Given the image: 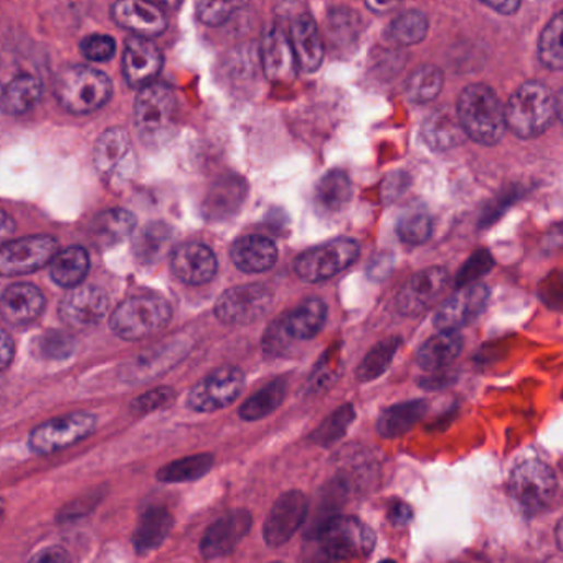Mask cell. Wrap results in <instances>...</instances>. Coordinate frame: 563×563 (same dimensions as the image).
Listing matches in <instances>:
<instances>
[{
  "mask_svg": "<svg viewBox=\"0 0 563 563\" xmlns=\"http://www.w3.org/2000/svg\"><path fill=\"white\" fill-rule=\"evenodd\" d=\"M456 115L466 136L479 144H496L506 132V108L490 86H466L459 95Z\"/></svg>",
  "mask_w": 563,
  "mask_h": 563,
  "instance_id": "cell-1",
  "label": "cell"
},
{
  "mask_svg": "<svg viewBox=\"0 0 563 563\" xmlns=\"http://www.w3.org/2000/svg\"><path fill=\"white\" fill-rule=\"evenodd\" d=\"M113 83L108 74L85 64H73L58 71L55 95L67 112L89 115L103 108L112 98Z\"/></svg>",
  "mask_w": 563,
  "mask_h": 563,
  "instance_id": "cell-2",
  "label": "cell"
},
{
  "mask_svg": "<svg viewBox=\"0 0 563 563\" xmlns=\"http://www.w3.org/2000/svg\"><path fill=\"white\" fill-rule=\"evenodd\" d=\"M173 319V307L166 297L154 293L126 297L113 310L109 326L125 341H141L163 331Z\"/></svg>",
  "mask_w": 563,
  "mask_h": 563,
  "instance_id": "cell-3",
  "label": "cell"
},
{
  "mask_svg": "<svg viewBox=\"0 0 563 563\" xmlns=\"http://www.w3.org/2000/svg\"><path fill=\"white\" fill-rule=\"evenodd\" d=\"M559 116L553 93L539 82H526L506 106L507 128L517 138L532 139L546 132Z\"/></svg>",
  "mask_w": 563,
  "mask_h": 563,
  "instance_id": "cell-4",
  "label": "cell"
},
{
  "mask_svg": "<svg viewBox=\"0 0 563 563\" xmlns=\"http://www.w3.org/2000/svg\"><path fill=\"white\" fill-rule=\"evenodd\" d=\"M314 542L326 559H361L374 549L375 533L357 517L336 516L317 527Z\"/></svg>",
  "mask_w": 563,
  "mask_h": 563,
  "instance_id": "cell-5",
  "label": "cell"
},
{
  "mask_svg": "<svg viewBox=\"0 0 563 563\" xmlns=\"http://www.w3.org/2000/svg\"><path fill=\"white\" fill-rule=\"evenodd\" d=\"M134 116L142 141L161 144L176 128V93L164 83L155 82L145 86L136 98Z\"/></svg>",
  "mask_w": 563,
  "mask_h": 563,
  "instance_id": "cell-6",
  "label": "cell"
},
{
  "mask_svg": "<svg viewBox=\"0 0 563 563\" xmlns=\"http://www.w3.org/2000/svg\"><path fill=\"white\" fill-rule=\"evenodd\" d=\"M361 255L357 242L338 238L310 248L294 261V271L306 283H320L348 270Z\"/></svg>",
  "mask_w": 563,
  "mask_h": 563,
  "instance_id": "cell-7",
  "label": "cell"
},
{
  "mask_svg": "<svg viewBox=\"0 0 563 563\" xmlns=\"http://www.w3.org/2000/svg\"><path fill=\"white\" fill-rule=\"evenodd\" d=\"M96 429V417L89 412L68 413L48 420L28 435V448L35 455L47 456L89 438Z\"/></svg>",
  "mask_w": 563,
  "mask_h": 563,
  "instance_id": "cell-8",
  "label": "cell"
},
{
  "mask_svg": "<svg viewBox=\"0 0 563 563\" xmlns=\"http://www.w3.org/2000/svg\"><path fill=\"white\" fill-rule=\"evenodd\" d=\"M93 163L99 177L109 186H121L131 179L136 171V152L126 129L109 128L99 136Z\"/></svg>",
  "mask_w": 563,
  "mask_h": 563,
  "instance_id": "cell-9",
  "label": "cell"
},
{
  "mask_svg": "<svg viewBox=\"0 0 563 563\" xmlns=\"http://www.w3.org/2000/svg\"><path fill=\"white\" fill-rule=\"evenodd\" d=\"M273 293L265 284L251 283L232 288L219 297L215 314L230 326H247L267 316L273 307Z\"/></svg>",
  "mask_w": 563,
  "mask_h": 563,
  "instance_id": "cell-10",
  "label": "cell"
},
{
  "mask_svg": "<svg viewBox=\"0 0 563 563\" xmlns=\"http://www.w3.org/2000/svg\"><path fill=\"white\" fill-rule=\"evenodd\" d=\"M245 388V374L226 365L216 368L190 390L187 406L197 413H213L232 406Z\"/></svg>",
  "mask_w": 563,
  "mask_h": 563,
  "instance_id": "cell-11",
  "label": "cell"
},
{
  "mask_svg": "<svg viewBox=\"0 0 563 563\" xmlns=\"http://www.w3.org/2000/svg\"><path fill=\"white\" fill-rule=\"evenodd\" d=\"M58 254L54 236L38 235L12 239L0 250V273L4 277L31 274L51 263Z\"/></svg>",
  "mask_w": 563,
  "mask_h": 563,
  "instance_id": "cell-12",
  "label": "cell"
},
{
  "mask_svg": "<svg viewBox=\"0 0 563 563\" xmlns=\"http://www.w3.org/2000/svg\"><path fill=\"white\" fill-rule=\"evenodd\" d=\"M511 493L527 509H540L555 496L556 478L552 469L539 459H529L511 474Z\"/></svg>",
  "mask_w": 563,
  "mask_h": 563,
  "instance_id": "cell-13",
  "label": "cell"
},
{
  "mask_svg": "<svg viewBox=\"0 0 563 563\" xmlns=\"http://www.w3.org/2000/svg\"><path fill=\"white\" fill-rule=\"evenodd\" d=\"M109 310V296L103 288L78 286L61 300L58 314L71 329H89L105 319Z\"/></svg>",
  "mask_w": 563,
  "mask_h": 563,
  "instance_id": "cell-14",
  "label": "cell"
},
{
  "mask_svg": "<svg viewBox=\"0 0 563 563\" xmlns=\"http://www.w3.org/2000/svg\"><path fill=\"white\" fill-rule=\"evenodd\" d=\"M307 509H309V504H307L306 494L301 491H288L280 496V500L271 507L267 523H265V542L273 549L284 546L303 527Z\"/></svg>",
  "mask_w": 563,
  "mask_h": 563,
  "instance_id": "cell-15",
  "label": "cell"
},
{
  "mask_svg": "<svg viewBox=\"0 0 563 563\" xmlns=\"http://www.w3.org/2000/svg\"><path fill=\"white\" fill-rule=\"evenodd\" d=\"M488 301L490 288L486 284L476 283L461 288L439 306L435 316L436 328L439 332H456L465 328L486 309Z\"/></svg>",
  "mask_w": 563,
  "mask_h": 563,
  "instance_id": "cell-16",
  "label": "cell"
},
{
  "mask_svg": "<svg viewBox=\"0 0 563 563\" xmlns=\"http://www.w3.org/2000/svg\"><path fill=\"white\" fill-rule=\"evenodd\" d=\"M449 274L445 268L433 267L410 278L397 296V307L406 316L425 313L448 286Z\"/></svg>",
  "mask_w": 563,
  "mask_h": 563,
  "instance_id": "cell-17",
  "label": "cell"
},
{
  "mask_svg": "<svg viewBox=\"0 0 563 563\" xmlns=\"http://www.w3.org/2000/svg\"><path fill=\"white\" fill-rule=\"evenodd\" d=\"M251 524H254V516L247 509H235L220 517L203 533L200 552L206 559L228 555L250 532Z\"/></svg>",
  "mask_w": 563,
  "mask_h": 563,
  "instance_id": "cell-18",
  "label": "cell"
},
{
  "mask_svg": "<svg viewBox=\"0 0 563 563\" xmlns=\"http://www.w3.org/2000/svg\"><path fill=\"white\" fill-rule=\"evenodd\" d=\"M163 51L149 38L132 37L126 42L122 71L129 86L142 90L155 83V77L163 70Z\"/></svg>",
  "mask_w": 563,
  "mask_h": 563,
  "instance_id": "cell-19",
  "label": "cell"
},
{
  "mask_svg": "<svg viewBox=\"0 0 563 563\" xmlns=\"http://www.w3.org/2000/svg\"><path fill=\"white\" fill-rule=\"evenodd\" d=\"M261 63L265 77L271 83H291L296 78L300 64L291 45L290 35L281 27H270L261 40Z\"/></svg>",
  "mask_w": 563,
  "mask_h": 563,
  "instance_id": "cell-20",
  "label": "cell"
},
{
  "mask_svg": "<svg viewBox=\"0 0 563 563\" xmlns=\"http://www.w3.org/2000/svg\"><path fill=\"white\" fill-rule=\"evenodd\" d=\"M113 19L119 27L136 34V37L151 38L167 31L166 12L152 2L122 0L113 5Z\"/></svg>",
  "mask_w": 563,
  "mask_h": 563,
  "instance_id": "cell-21",
  "label": "cell"
},
{
  "mask_svg": "<svg viewBox=\"0 0 563 563\" xmlns=\"http://www.w3.org/2000/svg\"><path fill=\"white\" fill-rule=\"evenodd\" d=\"M171 268L177 280L190 286H200L213 280L219 263H216L215 254L207 245L190 242V244L179 245L173 251Z\"/></svg>",
  "mask_w": 563,
  "mask_h": 563,
  "instance_id": "cell-22",
  "label": "cell"
},
{
  "mask_svg": "<svg viewBox=\"0 0 563 563\" xmlns=\"http://www.w3.org/2000/svg\"><path fill=\"white\" fill-rule=\"evenodd\" d=\"M44 294L31 283L12 284L0 300V313L12 326L31 325L44 313Z\"/></svg>",
  "mask_w": 563,
  "mask_h": 563,
  "instance_id": "cell-23",
  "label": "cell"
},
{
  "mask_svg": "<svg viewBox=\"0 0 563 563\" xmlns=\"http://www.w3.org/2000/svg\"><path fill=\"white\" fill-rule=\"evenodd\" d=\"M291 45L296 55L300 70L314 73L325 60V42L320 38L319 28L309 14H300L291 24Z\"/></svg>",
  "mask_w": 563,
  "mask_h": 563,
  "instance_id": "cell-24",
  "label": "cell"
},
{
  "mask_svg": "<svg viewBox=\"0 0 563 563\" xmlns=\"http://www.w3.org/2000/svg\"><path fill=\"white\" fill-rule=\"evenodd\" d=\"M248 196V186L242 177L226 176L213 184L203 202V215L210 222H223L235 215Z\"/></svg>",
  "mask_w": 563,
  "mask_h": 563,
  "instance_id": "cell-25",
  "label": "cell"
},
{
  "mask_svg": "<svg viewBox=\"0 0 563 563\" xmlns=\"http://www.w3.org/2000/svg\"><path fill=\"white\" fill-rule=\"evenodd\" d=\"M136 215L126 209H112L98 213L89 226V239L98 250H108L125 242L134 232Z\"/></svg>",
  "mask_w": 563,
  "mask_h": 563,
  "instance_id": "cell-26",
  "label": "cell"
},
{
  "mask_svg": "<svg viewBox=\"0 0 563 563\" xmlns=\"http://www.w3.org/2000/svg\"><path fill=\"white\" fill-rule=\"evenodd\" d=\"M233 265L244 273L257 274L271 270L278 261V248L273 239L250 235L235 242L230 251Z\"/></svg>",
  "mask_w": 563,
  "mask_h": 563,
  "instance_id": "cell-27",
  "label": "cell"
},
{
  "mask_svg": "<svg viewBox=\"0 0 563 563\" xmlns=\"http://www.w3.org/2000/svg\"><path fill=\"white\" fill-rule=\"evenodd\" d=\"M326 319H328V306L325 301L314 297V300L304 301L296 309L281 317L280 325L291 342L309 341L319 335L320 329L326 325Z\"/></svg>",
  "mask_w": 563,
  "mask_h": 563,
  "instance_id": "cell-28",
  "label": "cell"
},
{
  "mask_svg": "<svg viewBox=\"0 0 563 563\" xmlns=\"http://www.w3.org/2000/svg\"><path fill=\"white\" fill-rule=\"evenodd\" d=\"M186 354L184 342H166L161 348L151 349L149 352L139 355L134 361L126 365V377L129 380H151L155 375L163 374L167 368L176 365Z\"/></svg>",
  "mask_w": 563,
  "mask_h": 563,
  "instance_id": "cell-29",
  "label": "cell"
},
{
  "mask_svg": "<svg viewBox=\"0 0 563 563\" xmlns=\"http://www.w3.org/2000/svg\"><path fill=\"white\" fill-rule=\"evenodd\" d=\"M173 526V516L164 507H151V509L144 511L139 517L134 533H132V546H134L136 552L144 555L152 550H157L166 542Z\"/></svg>",
  "mask_w": 563,
  "mask_h": 563,
  "instance_id": "cell-30",
  "label": "cell"
},
{
  "mask_svg": "<svg viewBox=\"0 0 563 563\" xmlns=\"http://www.w3.org/2000/svg\"><path fill=\"white\" fill-rule=\"evenodd\" d=\"M422 136L429 148L435 151H448L461 144L468 136L459 122L458 115H451L446 109L433 113L423 122Z\"/></svg>",
  "mask_w": 563,
  "mask_h": 563,
  "instance_id": "cell-31",
  "label": "cell"
},
{
  "mask_svg": "<svg viewBox=\"0 0 563 563\" xmlns=\"http://www.w3.org/2000/svg\"><path fill=\"white\" fill-rule=\"evenodd\" d=\"M461 349L462 339L458 332H439L420 348L417 362L423 371H442L458 359Z\"/></svg>",
  "mask_w": 563,
  "mask_h": 563,
  "instance_id": "cell-32",
  "label": "cell"
},
{
  "mask_svg": "<svg viewBox=\"0 0 563 563\" xmlns=\"http://www.w3.org/2000/svg\"><path fill=\"white\" fill-rule=\"evenodd\" d=\"M90 271V255L85 248L70 247L58 251L50 263V277L58 286L74 290L85 280Z\"/></svg>",
  "mask_w": 563,
  "mask_h": 563,
  "instance_id": "cell-33",
  "label": "cell"
},
{
  "mask_svg": "<svg viewBox=\"0 0 563 563\" xmlns=\"http://www.w3.org/2000/svg\"><path fill=\"white\" fill-rule=\"evenodd\" d=\"M42 98V83L32 74L12 78L2 92V109L8 115L21 116L31 112Z\"/></svg>",
  "mask_w": 563,
  "mask_h": 563,
  "instance_id": "cell-34",
  "label": "cell"
},
{
  "mask_svg": "<svg viewBox=\"0 0 563 563\" xmlns=\"http://www.w3.org/2000/svg\"><path fill=\"white\" fill-rule=\"evenodd\" d=\"M426 413V403L423 400L407 401L390 407L382 413L377 422V432L384 438H397L410 432Z\"/></svg>",
  "mask_w": 563,
  "mask_h": 563,
  "instance_id": "cell-35",
  "label": "cell"
},
{
  "mask_svg": "<svg viewBox=\"0 0 563 563\" xmlns=\"http://www.w3.org/2000/svg\"><path fill=\"white\" fill-rule=\"evenodd\" d=\"M288 382L284 378H277L265 385L263 388L251 395L244 406L239 407V419L245 422H258L267 419L271 413L277 412L286 397Z\"/></svg>",
  "mask_w": 563,
  "mask_h": 563,
  "instance_id": "cell-36",
  "label": "cell"
},
{
  "mask_svg": "<svg viewBox=\"0 0 563 563\" xmlns=\"http://www.w3.org/2000/svg\"><path fill=\"white\" fill-rule=\"evenodd\" d=\"M352 199V183L342 171H331L319 180L316 200L320 210L329 213L342 212Z\"/></svg>",
  "mask_w": 563,
  "mask_h": 563,
  "instance_id": "cell-37",
  "label": "cell"
},
{
  "mask_svg": "<svg viewBox=\"0 0 563 563\" xmlns=\"http://www.w3.org/2000/svg\"><path fill=\"white\" fill-rule=\"evenodd\" d=\"M213 455L210 453H200V455L187 456V458L177 459V461L169 462L159 469V482L163 484H180V482H192L197 479L203 478L207 472H210L213 466Z\"/></svg>",
  "mask_w": 563,
  "mask_h": 563,
  "instance_id": "cell-38",
  "label": "cell"
},
{
  "mask_svg": "<svg viewBox=\"0 0 563 563\" xmlns=\"http://www.w3.org/2000/svg\"><path fill=\"white\" fill-rule=\"evenodd\" d=\"M173 239V230L166 223H149L134 239V254L142 263L161 260Z\"/></svg>",
  "mask_w": 563,
  "mask_h": 563,
  "instance_id": "cell-39",
  "label": "cell"
},
{
  "mask_svg": "<svg viewBox=\"0 0 563 563\" xmlns=\"http://www.w3.org/2000/svg\"><path fill=\"white\" fill-rule=\"evenodd\" d=\"M387 34L394 44L403 47L420 44L429 34V19L420 11L406 12L391 21Z\"/></svg>",
  "mask_w": 563,
  "mask_h": 563,
  "instance_id": "cell-40",
  "label": "cell"
},
{
  "mask_svg": "<svg viewBox=\"0 0 563 563\" xmlns=\"http://www.w3.org/2000/svg\"><path fill=\"white\" fill-rule=\"evenodd\" d=\"M443 89V73L435 64H423L410 74L407 95L413 103H430Z\"/></svg>",
  "mask_w": 563,
  "mask_h": 563,
  "instance_id": "cell-41",
  "label": "cell"
},
{
  "mask_svg": "<svg viewBox=\"0 0 563 563\" xmlns=\"http://www.w3.org/2000/svg\"><path fill=\"white\" fill-rule=\"evenodd\" d=\"M540 61L550 70H563V11L553 15L539 40Z\"/></svg>",
  "mask_w": 563,
  "mask_h": 563,
  "instance_id": "cell-42",
  "label": "cell"
},
{
  "mask_svg": "<svg viewBox=\"0 0 563 563\" xmlns=\"http://www.w3.org/2000/svg\"><path fill=\"white\" fill-rule=\"evenodd\" d=\"M432 216L420 207L407 210L397 222V235L409 245H422L432 236Z\"/></svg>",
  "mask_w": 563,
  "mask_h": 563,
  "instance_id": "cell-43",
  "label": "cell"
},
{
  "mask_svg": "<svg viewBox=\"0 0 563 563\" xmlns=\"http://www.w3.org/2000/svg\"><path fill=\"white\" fill-rule=\"evenodd\" d=\"M398 348H400V339L398 338L387 339V341L375 345V348L368 352L367 357L359 365L357 372H355L357 380L371 382L380 377V375L387 371L391 361H394V355L397 354Z\"/></svg>",
  "mask_w": 563,
  "mask_h": 563,
  "instance_id": "cell-44",
  "label": "cell"
},
{
  "mask_svg": "<svg viewBox=\"0 0 563 563\" xmlns=\"http://www.w3.org/2000/svg\"><path fill=\"white\" fill-rule=\"evenodd\" d=\"M77 349L73 336L61 331H47L35 338L32 351L44 361H64L71 357Z\"/></svg>",
  "mask_w": 563,
  "mask_h": 563,
  "instance_id": "cell-45",
  "label": "cell"
},
{
  "mask_svg": "<svg viewBox=\"0 0 563 563\" xmlns=\"http://www.w3.org/2000/svg\"><path fill=\"white\" fill-rule=\"evenodd\" d=\"M354 417L355 412L352 406L341 407V409L331 413L325 422L320 423V425L314 430L310 439H313L316 445H332V443L338 442L339 438L345 435L349 426L354 422Z\"/></svg>",
  "mask_w": 563,
  "mask_h": 563,
  "instance_id": "cell-46",
  "label": "cell"
},
{
  "mask_svg": "<svg viewBox=\"0 0 563 563\" xmlns=\"http://www.w3.org/2000/svg\"><path fill=\"white\" fill-rule=\"evenodd\" d=\"M176 400V390L171 387H159L154 390L145 391L132 400L131 412L136 415H148V413L157 412V410L166 409Z\"/></svg>",
  "mask_w": 563,
  "mask_h": 563,
  "instance_id": "cell-47",
  "label": "cell"
},
{
  "mask_svg": "<svg viewBox=\"0 0 563 563\" xmlns=\"http://www.w3.org/2000/svg\"><path fill=\"white\" fill-rule=\"evenodd\" d=\"M339 374H341V355H339V351L329 349L328 354L320 359L310 375V390H325L329 385L335 384Z\"/></svg>",
  "mask_w": 563,
  "mask_h": 563,
  "instance_id": "cell-48",
  "label": "cell"
},
{
  "mask_svg": "<svg viewBox=\"0 0 563 563\" xmlns=\"http://www.w3.org/2000/svg\"><path fill=\"white\" fill-rule=\"evenodd\" d=\"M493 258H491L488 251H478V254L472 255V257L466 261L465 267L459 271L458 278H456V286H458V290H461V288L476 284V281L484 277V274L493 268Z\"/></svg>",
  "mask_w": 563,
  "mask_h": 563,
  "instance_id": "cell-49",
  "label": "cell"
},
{
  "mask_svg": "<svg viewBox=\"0 0 563 563\" xmlns=\"http://www.w3.org/2000/svg\"><path fill=\"white\" fill-rule=\"evenodd\" d=\"M242 5L244 4H239V2H199L196 8L197 17L202 24L216 27V25L225 24Z\"/></svg>",
  "mask_w": 563,
  "mask_h": 563,
  "instance_id": "cell-50",
  "label": "cell"
},
{
  "mask_svg": "<svg viewBox=\"0 0 563 563\" xmlns=\"http://www.w3.org/2000/svg\"><path fill=\"white\" fill-rule=\"evenodd\" d=\"M80 50L89 60L103 63V61L112 60L116 54L115 38L109 35H89L85 40L80 44Z\"/></svg>",
  "mask_w": 563,
  "mask_h": 563,
  "instance_id": "cell-51",
  "label": "cell"
},
{
  "mask_svg": "<svg viewBox=\"0 0 563 563\" xmlns=\"http://www.w3.org/2000/svg\"><path fill=\"white\" fill-rule=\"evenodd\" d=\"M96 496L82 497V500H77L74 503L68 504L63 511H61L60 516H58V520H73L78 519V517L85 516L86 513L95 507Z\"/></svg>",
  "mask_w": 563,
  "mask_h": 563,
  "instance_id": "cell-52",
  "label": "cell"
},
{
  "mask_svg": "<svg viewBox=\"0 0 563 563\" xmlns=\"http://www.w3.org/2000/svg\"><path fill=\"white\" fill-rule=\"evenodd\" d=\"M27 563H71V556L61 547H47L35 553Z\"/></svg>",
  "mask_w": 563,
  "mask_h": 563,
  "instance_id": "cell-53",
  "label": "cell"
},
{
  "mask_svg": "<svg viewBox=\"0 0 563 563\" xmlns=\"http://www.w3.org/2000/svg\"><path fill=\"white\" fill-rule=\"evenodd\" d=\"M413 513L410 509L409 504L406 503H394L388 511V519L395 526H407L412 520Z\"/></svg>",
  "mask_w": 563,
  "mask_h": 563,
  "instance_id": "cell-54",
  "label": "cell"
},
{
  "mask_svg": "<svg viewBox=\"0 0 563 563\" xmlns=\"http://www.w3.org/2000/svg\"><path fill=\"white\" fill-rule=\"evenodd\" d=\"M391 267H394V258H391L390 255H382L377 260L372 261L371 268H368V274H371L374 280H384V277L390 273Z\"/></svg>",
  "mask_w": 563,
  "mask_h": 563,
  "instance_id": "cell-55",
  "label": "cell"
},
{
  "mask_svg": "<svg viewBox=\"0 0 563 563\" xmlns=\"http://www.w3.org/2000/svg\"><path fill=\"white\" fill-rule=\"evenodd\" d=\"M482 4L486 5V8L493 9V11L500 12L503 15H511L520 8V2L517 0H496V2H490V0H484Z\"/></svg>",
  "mask_w": 563,
  "mask_h": 563,
  "instance_id": "cell-56",
  "label": "cell"
},
{
  "mask_svg": "<svg viewBox=\"0 0 563 563\" xmlns=\"http://www.w3.org/2000/svg\"><path fill=\"white\" fill-rule=\"evenodd\" d=\"M14 341H12L8 331H2V371H8L12 359H14Z\"/></svg>",
  "mask_w": 563,
  "mask_h": 563,
  "instance_id": "cell-57",
  "label": "cell"
},
{
  "mask_svg": "<svg viewBox=\"0 0 563 563\" xmlns=\"http://www.w3.org/2000/svg\"><path fill=\"white\" fill-rule=\"evenodd\" d=\"M15 223L11 216L8 215V212H2V238H9L11 233H14Z\"/></svg>",
  "mask_w": 563,
  "mask_h": 563,
  "instance_id": "cell-58",
  "label": "cell"
},
{
  "mask_svg": "<svg viewBox=\"0 0 563 563\" xmlns=\"http://www.w3.org/2000/svg\"><path fill=\"white\" fill-rule=\"evenodd\" d=\"M367 8L375 12H382L394 8V4H384V2H368Z\"/></svg>",
  "mask_w": 563,
  "mask_h": 563,
  "instance_id": "cell-59",
  "label": "cell"
},
{
  "mask_svg": "<svg viewBox=\"0 0 563 563\" xmlns=\"http://www.w3.org/2000/svg\"><path fill=\"white\" fill-rule=\"evenodd\" d=\"M556 543H559L560 550H563V519L556 526Z\"/></svg>",
  "mask_w": 563,
  "mask_h": 563,
  "instance_id": "cell-60",
  "label": "cell"
},
{
  "mask_svg": "<svg viewBox=\"0 0 563 563\" xmlns=\"http://www.w3.org/2000/svg\"><path fill=\"white\" fill-rule=\"evenodd\" d=\"M556 105H559V118L562 119L563 122V89L560 92L559 98H556Z\"/></svg>",
  "mask_w": 563,
  "mask_h": 563,
  "instance_id": "cell-61",
  "label": "cell"
},
{
  "mask_svg": "<svg viewBox=\"0 0 563 563\" xmlns=\"http://www.w3.org/2000/svg\"><path fill=\"white\" fill-rule=\"evenodd\" d=\"M380 563H397V562H394V560H382Z\"/></svg>",
  "mask_w": 563,
  "mask_h": 563,
  "instance_id": "cell-62",
  "label": "cell"
},
{
  "mask_svg": "<svg viewBox=\"0 0 563 563\" xmlns=\"http://www.w3.org/2000/svg\"><path fill=\"white\" fill-rule=\"evenodd\" d=\"M274 563H281V562H274Z\"/></svg>",
  "mask_w": 563,
  "mask_h": 563,
  "instance_id": "cell-63",
  "label": "cell"
}]
</instances>
